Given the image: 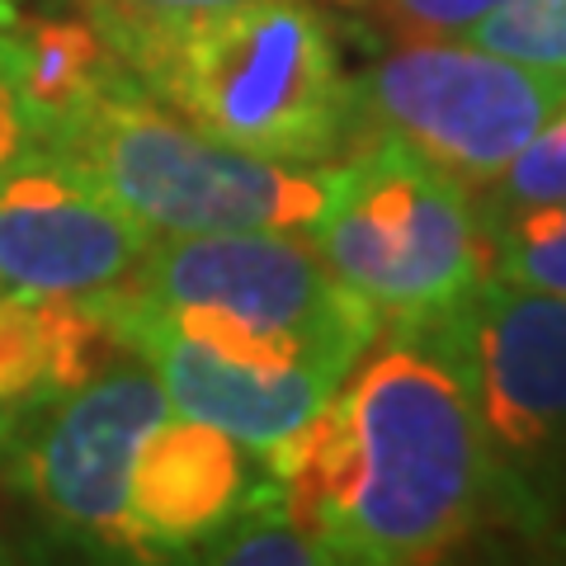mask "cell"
<instances>
[{"label": "cell", "mask_w": 566, "mask_h": 566, "mask_svg": "<svg viewBox=\"0 0 566 566\" xmlns=\"http://www.w3.org/2000/svg\"><path fill=\"white\" fill-rule=\"evenodd\" d=\"M359 359V374L264 458L326 562H434L476 528L501 468L458 368L424 331H387Z\"/></svg>", "instance_id": "6da1fadb"}, {"label": "cell", "mask_w": 566, "mask_h": 566, "mask_svg": "<svg viewBox=\"0 0 566 566\" xmlns=\"http://www.w3.org/2000/svg\"><path fill=\"white\" fill-rule=\"evenodd\" d=\"M114 62L199 133L270 161H335L354 137V76L307 0L147 10L95 0Z\"/></svg>", "instance_id": "7a4b0ae2"}, {"label": "cell", "mask_w": 566, "mask_h": 566, "mask_svg": "<svg viewBox=\"0 0 566 566\" xmlns=\"http://www.w3.org/2000/svg\"><path fill=\"white\" fill-rule=\"evenodd\" d=\"M33 142L57 151L151 237H307L340 189V161H270L227 147L151 99L123 66Z\"/></svg>", "instance_id": "3957f363"}, {"label": "cell", "mask_w": 566, "mask_h": 566, "mask_svg": "<svg viewBox=\"0 0 566 566\" xmlns=\"http://www.w3.org/2000/svg\"><path fill=\"white\" fill-rule=\"evenodd\" d=\"M114 297L212 359L255 374L345 378L382 335L374 307L297 232L156 237Z\"/></svg>", "instance_id": "277c9868"}, {"label": "cell", "mask_w": 566, "mask_h": 566, "mask_svg": "<svg viewBox=\"0 0 566 566\" xmlns=\"http://www.w3.org/2000/svg\"><path fill=\"white\" fill-rule=\"evenodd\" d=\"M307 241L382 331H424L486 279L472 189L397 137H364Z\"/></svg>", "instance_id": "5b68a950"}, {"label": "cell", "mask_w": 566, "mask_h": 566, "mask_svg": "<svg viewBox=\"0 0 566 566\" xmlns=\"http://www.w3.org/2000/svg\"><path fill=\"white\" fill-rule=\"evenodd\" d=\"M566 99L538 71L463 39H411L354 81V137H397L468 189H486Z\"/></svg>", "instance_id": "8992f818"}, {"label": "cell", "mask_w": 566, "mask_h": 566, "mask_svg": "<svg viewBox=\"0 0 566 566\" xmlns=\"http://www.w3.org/2000/svg\"><path fill=\"white\" fill-rule=\"evenodd\" d=\"M424 335L463 378L495 468L566 458V293L482 279Z\"/></svg>", "instance_id": "52a82bcc"}, {"label": "cell", "mask_w": 566, "mask_h": 566, "mask_svg": "<svg viewBox=\"0 0 566 566\" xmlns=\"http://www.w3.org/2000/svg\"><path fill=\"white\" fill-rule=\"evenodd\" d=\"M151 241L133 212L39 142L0 170V293L91 297L118 289Z\"/></svg>", "instance_id": "ba28073f"}, {"label": "cell", "mask_w": 566, "mask_h": 566, "mask_svg": "<svg viewBox=\"0 0 566 566\" xmlns=\"http://www.w3.org/2000/svg\"><path fill=\"white\" fill-rule=\"evenodd\" d=\"M170 416L147 364H109L71 387L24 458V482L52 524L104 547H133L128 472L142 434Z\"/></svg>", "instance_id": "9c48e42d"}, {"label": "cell", "mask_w": 566, "mask_h": 566, "mask_svg": "<svg viewBox=\"0 0 566 566\" xmlns=\"http://www.w3.org/2000/svg\"><path fill=\"white\" fill-rule=\"evenodd\" d=\"M91 297L99 316L109 322L118 349H128L133 359H142L156 374L175 416L203 420L255 453L297 434L331 401L335 387L345 382L331 374H255V368L222 364L208 349L180 340L175 331L147 322L133 307H123L114 289Z\"/></svg>", "instance_id": "30bf717a"}, {"label": "cell", "mask_w": 566, "mask_h": 566, "mask_svg": "<svg viewBox=\"0 0 566 566\" xmlns=\"http://www.w3.org/2000/svg\"><path fill=\"white\" fill-rule=\"evenodd\" d=\"M245 444L203 420H156L133 453L128 528L133 547H199L251 501Z\"/></svg>", "instance_id": "8fae6325"}, {"label": "cell", "mask_w": 566, "mask_h": 566, "mask_svg": "<svg viewBox=\"0 0 566 566\" xmlns=\"http://www.w3.org/2000/svg\"><path fill=\"white\" fill-rule=\"evenodd\" d=\"M486 279L528 293H566V199L482 218Z\"/></svg>", "instance_id": "7c38bea8"}, {"label": "cell", "mask_w": 566, "mask_h": 566, "mask_svg": "<svg viewBox=\"0 0 566 566\" xmlns=\"http://www.w3.org/2000/svg\"><path fill=\"white\" fill-rule=\"evenodd\" d=\"M453 39L538 71H566V0H505Z\"/></svg>", "instance_id": "4fadbf2b"}, {"label": "cell", "mask_w": 566, "mask_h": 566, "mask_svg": "<svg viewBox=\"0 0 566 566\" xmlns=\"http://www.w3.org/2000/svg\"><path fill=\"white\" fill-rule=\"evenodd\" d=\"M203 547V562H245V566H312L326 562V553L312 543V534L297 528V520L289 515V505L279 501H245L232 520H227L218 534Z\"/></svg>", "instance_id": "5bb4252c"}, {"label": "cell", "mask_w": 566, "mask_h": 566, "mask_svg": "<svg viewBox=\"0 0 566 566\" xmlns=\"http://www.w3.org/2000/svg\"><path fill=\"white\" fill-rule=\"evenodd\" d=\"M486 189L491 193L482 199V208H476L482 218H505V212L566 199V99Z\"/></svg>", "instance_id": "9a60e30c"}, {"label": "cell", "mask_w": 566, "mask_h": 566, "mask_svg": "<svg viewBox=\"0 0 566 566\" xmlns=\"http://www.w3.org/2000/svg\"><path fill=\"white\" fill-rule=\"evenodd\" d=\"M354 14H364L368 24L387 29L397 43L411 39H453L472 20H482L486 10L505 6V0H345Z\"/></svg>", "instance_id": "2e32d148"}, {"label": "cell", "mask_w": 566, "mask_h": 566, "mask_svg": "<svg viewBox=\"0 0 566 566\" xmlns=\"http://www.w3.org/2000/svg\"><path fill=\"white\" fill-rule=\"evenodd\" d=\"M29 147V123L14 99V81H10V62H6V29H0V151L14 156Z\"/></svg>", "instance_id": "e0dca14e"}, {"label": "cell", "mask_w": 566, "mask_h": 566, "mask_svg": "<svg viewBox=\"0 0 566 566\" xmlns=\"http://www.w3.org/2000/svg\"><path fill=\"white\" fill-rule=\"evenodd\" d=\"M123 6H147V10H208V6H237V0H123Z\"/></svg>", "instance_id": "ac0fdd59"}, {"label": "cell", "mask_w": 566, "mask_h": 566, "mask_svg": "<svg viewBox=\"0 0 566 566\" xmlns=\"http://www.w3.org/2000/svg\"><path fill=\"white\" fill-rule=\"evenodd\" d=\"M6 439H10V411L0 406V449H6Z\"/></svg>", "instance_id": "d6986e66"}, {"label": "cell", "mask_w": 566, "mask_h": 566, "mask_svg": "<svg viewBox=\"0 0 566 566\" xmlns=\"http://www.w3.org/2000/svg\"><path fill=\"white\" fill-rule=\"evenodd\" d=\"M10 557V547H6V538H0V562H6Z\"/></svg>", "instance_id": "ffe728a7"}, {"label": "cell", "mask_w": 566, "mask_h": 566, "mask_svg": "<svg viewBox=\"0 0 566 566\" xmlns=\"http://www.w3.org/2000/svg\"><path fill=\"white\" fill-rule=\"evenodd\" d=\"M6 161H10V156H6V151H0V170H6Z\"/></svg>", "instance_id": "44dd1931"}]
</instances>
